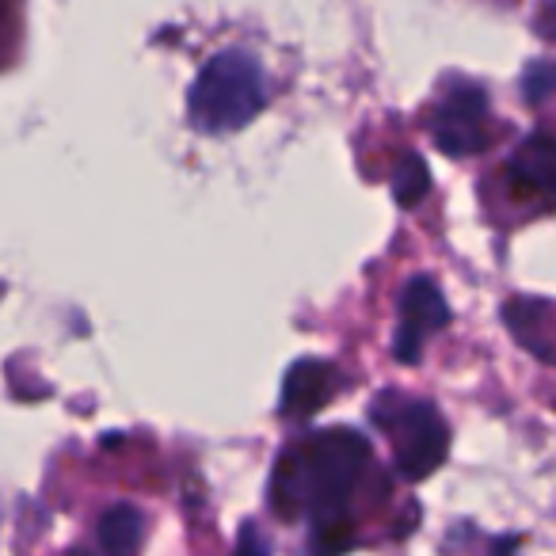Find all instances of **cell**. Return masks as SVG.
<instances>
[{
	"label": "cell",
	"instance_id": "cell-1",
	"mask_svg": "<svg viewBox=\"0 0 556 556\" xmlns=\"http://www.w3.org/2000/svg\"><path fill=\"white\" fill-rule=\"evenodd\" d=\"M370 465V442L351 427L317 431L278 457L270 503L287 518H313V526L343 518L358 480Z\"/></svg>",
	"mask_w": 556,
	"mask_h": 556
},
{
	"label": "cell",
	"instance_id": "cell-2",
	"mask_svg": "<svg viewBox=\"0 0 556 556\" xmlns=\"http://www.w3.org/2000/svg\"><path fill=\"white\" fill-rule=\"evenodd\" d=\"M267 108V77L248 50H222L199 70L187 96V115L199 134H232Z\"/></svg>",
	"mask_w": 556,
	"mask_h": 556
},
{
	"label": "cell",
	"instance_id": "cell-3",
	"mask_svg": "<svg viewBox=\"0 0 556 556\" xmlns=\"http://www.w3.org/2000/svg\"><path fill=\"white\" fill-rule=\"evenodd\" d=\"M374 424L386 427L393 442V465L404 480H424L446 462L450 427L439 408L416 396L381 393L374 401Z\"/></svg>",
	"mask_w": 556,
	"mask_h": 556
},
{
	"label": "cell",
	"instance_id": "cell-4",
	"mask_svg": "<svg viewBox=\"0 0 556 556\" xmlns=\"http://www.w3.org/2000/svg\"><path fill=\"white\" fill-rule=\"evenodd\" d=\"M431 138L446 156H472L492 146V103L472 80H454L431 111Z\"/></svg>",
	"mask_w": 556,
	"mask_h": 556
},
{
	"label": "cell",
	"instance_id": "cell-5",
	"mask_svg": "<svg viewBox=\"0 0 556 556\" xmlns=\"http://www.w3.org/2000/svg\"><path fill=\"white\" fill-rule=\"evenodd\" d=\"M450 325V305L442 298V290L434 287V278L419 275L412 278L401 294V320H396V336H393V355L396 363L412 366L424 358V348L434 332Z\"/></svg>",
	"mask_w": 556,
	"mask_h": 556
},
{
	"label": "cell",
	"instance_id": "cell-6",
	"mask_svg": "<svg viewBox=\"0 0 556 556\" xmlns=\"http://www.w3.org/2000/svg\"><path fill=\"white\" fill-rule=\"evenodd\" d=\"M507 184L515 194L556 206V138L553 134H530L507 161Z\"/></svg>",
	"mask_w": 556,
	"mask_h": 556
},
{
	"label": "cell",
	"instance_id": "cell-7",
	"mask_svg": "<svg viewBox=\"0 0 556 556\" xmlns=\"http://www.w3.org/2000/svg\"><path fill=\"white\" fill-rule=\"evenodd\" d=\"M332 393H336V366L325 363V358H302V363H294L287 370L278 412L287 419H309L325 408Z\"/></svg>",
	"mask_w": 556,
	"mask_h": 556
},
{
	"label": "cell",
	"instance_id": "cell-8",
	"mask_svg": "<svg viewBox=\"0 0 556 556\" xmlns=\"http://www.w3.org/2000/svg\"><path fill=\"white\" fill-rule=\"evenodd\" d=\"M96 533H100V545L108 548L111 556H126V553H134V548L141 545L146 518H141V510L130 507V503H118V507H111L108 515L100 518Z\"/></svg>",
	"mask_w": 556,
	"mask_h": 556
},
{
	"label": "cell",
	"instance_id": "cell-9",
	"mask_svg": "<svg viewBox=\"0 0 556 556\" xmlns=\"http://www.w3.org/2000/svg\"><path fill=\"white\" fill-rule=\"evenodd\" d=\"M427 191H431V172H427V164L416 153H408L393 172V199L408 210L416 202H424Z\"/></svg>",
	"mask_w": 556,
	"mask_h": 556
},
{
	"label": "cell",
	"instance_id": "cell-10",
	"mask_svg": "<svg viewBox=\"0 0 556 556\" xmlns=\"http://www.w3.org/2000/svg\"><path fill=\"white\" fill-rule=\"evenodd\" d=\"M553 92H556V65L533 62L530 70H526V77H522V96H526V103H541V100H548Z\"/></svg>",
	"mask_w": 556,
	"mask_h": 556
},
{
	"label": "cell",
	"instance_id": "cell-11",
	"mask_svg": "<svg viewBox=\"0 0 556 556\" xmlns=\"http://www.w3.org/2000/svg\"><path fill=\"white\" fill-rule=\"evenodd\" d=\"M351 545H355V533H351L348 518H332V522L317 526L313 548H320V553H340V548H351Z\"/></svg>",
	"mask_w": 556,
	"mask_h": 556
},
{
	"label": "cell",
	"instance_id": "cell-12",
	"mask_svg": "<svg viewBox=\"0 0 556 556\" xmlns=\"http://www.w3.org/2000/svg\"><path fill=\"white\" fill-rule=\"evenodd\" d=\"M240 553H267L270 541H263L260 533H255V526H244V538H240Z\"/></svg>",
	"mask_w": 556,
	"mask_h": 556
},
{
	"label": "cell",
	"instance_id": "cell-13",
	"mask_svg": "<svg viewBox=\"0 0 556 556\" xmlns=\"http://www.w3.org/2000/svg\"><path fill=\"white\" fill-rule=\"evenodd\" d=\"M0 24H4V4H0Z\"/></svg>",
	"mask_w": 556,
	"mask_h": 556
}]
</instances>
